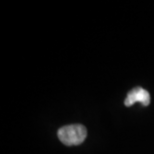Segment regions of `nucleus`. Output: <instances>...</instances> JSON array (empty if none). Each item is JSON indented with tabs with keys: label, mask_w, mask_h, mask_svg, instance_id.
Segmentation results:
<instances>
[{
	"label": "nucleus",
	"mask_w": 154,
	"mask_h": 154,
	"mask_svg": "<svg viewBox=\"0 0 154 154\" xmlns=\"http://www.w3.org/2000/svg\"><path fill=\"white\" fill-rule=\"evenodd\" d=\"M135 102H140L142 103L143 106H147L150 103L149 92L141 87H136L132 89L128 93L127 97H126L124 104L126 106H131Z\"/></svg>",
	"instance_id": "2"
},
{
	"label": "nucleus",
	"mask_w": 154,
	"mask_h": 154,
	"mask_svg": "<svg viewBox=\"0 0 154 154\" xmlns=\"http://www.w3.org/2000/svg\"><path fill=\"white\" fill-rule=\"evenodd\" d=\"M87 136L86 128L81 124H71L61 127L58 130V138L68 146L79 145Z\"/></svg>",
	"instance_id": "1"
}]
</instances>
